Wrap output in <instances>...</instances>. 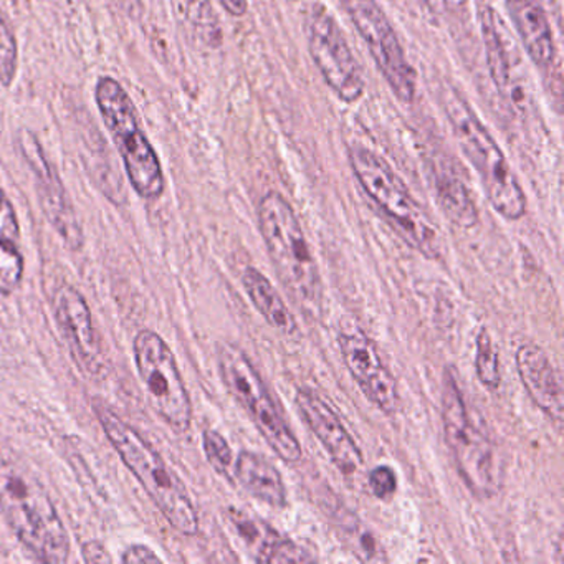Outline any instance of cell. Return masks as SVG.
Segmentation results:
<instances>
[{
	"instance_id": "obj_1",
	"label": "cell",
	"mask_w": 564,
	"mask_h": 564,
	"mask_svg": "<svg viewBox=\"0 0 564 564\" xmlns=\"http://www.w3.org/2000/svg\"><path fill=\"white\" fill-rule=\"evenodd\" d=\"M94 412L115 452L138 478L167 523L184 536H196L199 533V514L180 475L137 429L131 427L110 408L94 402Z\"/></svg>"
},
{
	"instance_id": "obj_2",
	"label": "cell",
	"mask_w": 564,
	"mask_h": 564,
	"mask_svg": "<svg viewBox=\"0 0 564 564\" xmlns=\"http://www.w3.org/2000/svg\"><path fill=\"white\" fill-rule=\"evenodd\" d=\"M0 511L34 560H68L70 538L57 507L44 485L14 460H0Z\"/></svg>"
},
{
	"instance_id": "obj_3",
	"label": "cell",
	"mask_w": 564,
	"mask_h": 564,
	"mask_svg": "<svg viewBox=\"0 0 564 564\" xmlns=\"http://www.w3.org/2000/svg\"><path fill=\"white\" fill-rule=\"evenodd\" d=\"M259 229L280 282L308 318L323 308V283L302 224L292 204L279 193H267L259 203Z\"/></svg>"
},
{
	"instance_id": "obj_4",
	"label": "cell",
	"mask_w": 564,
	"mask_h": 564,
	"mask_svg": "<svg viewBox=\"0 0 564 564\" xmlns=\"http://www.w3.org/2000/svg\"><path fill=\"white\" fill-rule=\"evenodd\" d=\"M349 166L392 230L427 259H442L441 232L388 161L369 148L356 144L349 148Z\"/></svg>"
},
{
	"instance_id": "obj_5",
	"label": "cell",
	"mask_w": 564,
	"mask_h": 564,
	"mask_svg": "<svg viewBox=\"0 0 564 564\" xmlns=\"http://www.w3.org/2000/svg\"><path fill=\"white\" fill-rule=\"evenodd\" d=\"M445 115L495 213L513 223L520 220L527 214V196L494 134L457 91L445 94Z\"/></svg>"
},
{
	"instance_id": "obj_6",
	"label": "cell",
	"mask_w": 564,
	"mask_h": 564,
	"mask_svg": "<svg viewBox=\"0 0 564 564\" xmlns=\"http://www.w3.org/2000/svg\"><path fill=\"white\" fill-rule=\"evenodd\" d=\"M442 424L455 468L470 494L485 500L503 487L505 462L490 435L471 417L454 369H445Z\"/></svg>"
},
{
	"instance_id": "obj_7",
	"label": "cell",
	"mask_w": 564,
	"mask_h": 564,
	"mask_svg": "<svg viewBox=\"0 0 564 564\" xmlns=\"http://www.w3.org/2000/svg\"><path fill=\"white\" fill-rule=\"evenodd\" d=\"M95 101L123 161L131 186L141 199H160L166 186L163 164L143 130L130 95L117 78L100 77L95 87Z\"/></svg>"
},
{
	"instance_id": "obj_8",
	"label": "cell",
	"mask_w": 564,
	"mask_h": 564,
	"mask_svg": "<svg viewBox=\"0 0 564 564\" xmlns=\"http://www.w3.org/2000/svg\"><path fill=\"white\" fill-rule=\"evenodd\" d=\"M217 362L227 391L247 412L272 451L286 464L302 460V444L247 352L232 343H223L217 348Z\"/></svg>"
},
{
	"instance_id": "obj_9",
	"label": "cell",
	"mask_w": 564,
	"mask_h": 564,
	"mask_svg": "<svg viewBox=\"0 0 564 564\" xmlns=\"http://www.w3.org/2000/svg\"><path fill=\"white\" fill-rule=\"evenodd\" d=\"M133 351L151 408L173 431H189L193 402L167 343L158 333L141 329L134 338Z\"/></svg>"
},
{
	"instance_id": "obj_10",
	"label": "cell",
	"mask_w": 564,
	"mask_h": 564,
	"mask_svg": "<svg viewBox=\"0 0 564 564\" xmlns=\"http://www.w3.org/2000/svg\"><path fill=\"white\" fill-rule=\"evenodd\" d=\"M306 42L323 82L343 104L361 100L366 84L345 32L323 4L313 6L305 21Z\"/></svg>"
},
{
	"instance_id": "obj_11",
	"label": "cell",
	"mask_w": 564,
	"mask_h": 564,
	"mask_svg": "<svg viewBox=\"0 0 564 564\" xmlns=\"http://www.w3.org/2000/svg\"><path fill=\"white\" fill-rule=\"evenodd\" d=\"M351 19L359 37L365 41L369 55L381 72L386 84L402 104H412L415 98L414 68L405 57L401 41L392 28L378 0H339Z\"/></svg>"
},
{
	"instance_id": "obj_12",
	"label": "cell",
	"mask_w": 564,
	"mask_h": 564,
	"mask_svg": "<svg viewBox=\"0 0 564 564\" xmlns=\"http://www.w3.org/2000/svg\"><path fill=\"white\" fill-rule=\"evenodd\" d=\"M338 346L346 369L366 399L382 414L394 415L401 404L398 382L372 339L358 325L349 323L339 329Z\"/></svg>"
},
{
	"instance_id": "obj_13",
	"label": "cell",
	"mask_w": 564,
	"mask_h": 564,
	"mask_svg": "<svg viewBox=\"0 0 564 564\" xmlns=\"http://www.w3.org/2000/svg\"><path fill=\"white\" fill-rule=\"evenodd\" d=\"M55 319L78 368L91 378L104 376L105 355L94 315L85 296L70 285H62L54 296Z\"/></svg>"
},
{
	"instance_id": "obj_14",
	"label": "cell",
	"mask_w": 564,
	"mask_h": 564,
	"mask_svg": "<svg viewBox=\"0 0 564 564\" xmlns=\"http://www.w3.org/2000/svg\"><path fill=\"white\" fill-rule=\"evenodd\" d=\"M21 151L37 180L41 193L42 209L48 223L57 230L68 249L78 252L84 247V229L78 223L77 214L68 199L67 191L58 177L57 171L52 166L45 151L42 150L37 138L32 133L21 137Z\"/></svg>"
},
{
	"instance_id": "obj_15",
	"label": "cell",
	"mask_w": 564,
	"mask_h": 564,
	"mask_svg": "<svg viewBox=\"0 0 564 564\" xmlns=\"http://www.w3.org/2000/svg\"><path fill=\"white\" fill-rule=\"evenodd\" d=\"M295 404L303 422L328 452L333 465L346 477L358 474L362 465L361 448L335 409L318 392L306 388L296 391Z\"/></svg>"
},
{
	"instance_id": "obj_16",
	"label": "cell",
	"mask_w": 564,
	"mask_h": 564,
	"mask_svg": "<svg viewBox=\"0 0 564 564\" xmlns=\"http://www.w3.org/2000/svg\"><path fill=\"white\" fill-rule=\"evenodd\" d=\"M481 35L487 52L488 70L501 97L513 108H527V88L523 84L520 57L513 39L508 34L503 21L491 8L481 12Z\"/></svg>"
},
{
	"instance_id": "obj_17",
	"label": "cell",
	"mask_w": 564,
	"mask_h": 564,
	"mask_svg": "<svg viewBox=\"0 0 564 564\" xmlns=\"http://www.w3.org/2000/svg\"><path fill=\"white\" fill-rule=\"evenodd\" d=\"M517 371L533 404L547 419L561 425L564 409L563 382L546 351L533 343L521 345L517 351Z\"/></svg>"
},
{
	"instance_id": "obj_18",
	"label": "cell",
	"mask_w": 564,
	"mask_h": 564,
	"mask_svg": "<svg viewBox=\"0 0 564 564\" xmlns=\"http://www.w3.org/2000/svg\"><path fill=\"white\" fill-rule=\"evenodd\" d=\"M511 24L534 67L551 74L557 61L553 29L541 0H505Z\"/></svg>"
},
{
	"instance_id": "obj_19",
	"label": "cell",
	"mask_w": 564,
	"mask_h": 564,
	"mask_svg": "<svg viewBox=\"0 0 564 564\" xmlns=\"http://www.w3.org/2000/svg\"><path fill=\"white\" fill-rule=\"evenodd\" d=\"M229 517L237 533L242 536L247 546L253 550V557L259 563H308V561H313L308 551L280 534L265 521L250 517L236 508L229 511Z\"/></svg>"
},
{
	"instance_id": "obj_20",
	"label": "cell",
	"mask_w": 564,
	"mask_h": 564,
	"mask_svg": "<svg viewBox=\"0 0 564 564\" xmlns=\"http://www.w3.org/2000/svg\"><path fill=\"white\" fill-rule=\"evenodd\" d=\"M234 477L247 494L273 508L286 507V487L279 468L252 451H242L232 467Z\"/></svg>"
},
{
	"instance_id": "obj_21",
	"label": "cell",
	"mask_w": 564,
	"mask_h": 564,
	"mask_svg": "<svg viewBox=\"0 0 564 564\" xmlns=\"http://www.w3.org/2000/svg\"><path fill=\"white\" fill-rule=\"evenodd\" d=\"M242 285L257 312L276 332L285 336L296 335L299 323L283 302L275 286L256 267H247L242 273Z\"/></svg>"
},
{
	"instance_id": "obj_22",
	"label": "cell",
	"mask_w": 564,
	"mask_h": 564,
	"mask_svg": "<svg viewBox=\"0 0 564 564\" xmlns=\"http://www.w3.org/2000/svg\"><path fill=\"white\" fill-rule=\"evenodd\" d=\"M435 193L442 210L452 224L462 229H471L477 226L480 219L477 206L460 177L448 171L435 174Z\"/></svg>"
},
{
	"instance_id": "obj_23",
	"label": "cell",
	"mask_w": 564,
	"mask_h": 564,
	"mask_svg": "<svg viewBox=\"0 0 564 564\" xmlns=\"http://www.w3.org/2000/svg\"><path fill=\"white\" fill-rule=\"evenodd\" d=\"M475 372L488 391H497L501 384L500 355L487 328H481L475 341Z\"/></svg>"
},
{
	"instance_id": "obj_24",
	"label": "cell",
	"mask_w": 564,
	"mask_h": 564,
	"mask_svg": "<svg viewBox=\"0 0 564 564\" xmlns=\"http://www.w3.org/2000/svg\"><path fill=\"white\" fill-rule=\"evenodd\" d=\"M19 44L14 31L0 12V84L11 87L18 77Z\"/></svg>"
},
{
	"instance_id": "obj_25",
	"label": "cell",
	"mask_w": 564,
	"mask_h": 564,
	"mask_svg": "<svg viewBox=\"0 0 564 564\" xmlns=\"http://www.w3.org/2000/svg\"><path fill=\"white\" fill-rule=\"evenodd\" d=\"M25 262L19 247L0 242V293L12 295L24 279Z\"/></svg>"
},
{
	"instance_id": "obj_26",
	"label": "cell",
	"mask_w": 564,
	"mask_h": 564,
	"mask_svg": "<svg viewBox=\"0 0 564 564\" xmlns=\"http://www.w3.org/2000/svg\"><path fill=\"white\" fill-rule=\"evenodd\" d=\"M203 447L210 467L217 474L223 475V477L230 478V471H232L234 467V454L227 438L220 432L209 429V431L203 434Z\"/></svg>"
},
{
	"instance_id": "obj_27",
	"label": "cell",
	"mask_w": 564,
	"mask_h": 564,
	"mask_svg": "<svg viewBox=\"0 0 564 564\" xmlns=\"http://www.w3.org/2000/svg\"><path fill=\"white\" fill-rule=\"evenodd\" d=\"M0 242L11 243L19 247L21 242V224L14 206L4 189L0 187Z\"/></svg>"
},
{
	"instance_id": "obj_28",
	"label": "cell",
	"mask_w": 564,
	"mask_h": 564,
	"mask_svg": "<svg viewBox=\"0 0 564 564\" xmlns=\"http://www.w3.org/2000/svg\"><path fill=\"white\" fill-rule=\"evenodd\" d=\"M368 485L369 490L378 500L388 501L394 497L395 490H398V478L391 467L379 465L369 471Z\"/></svg>"
},
{
	"instance_id": "obj_29",
	"label": "cell",
	"mask_w": 564,
	"mask_h": 564,
	"mask_svg": "<svg viewBox=\"0 0 564 564\" xmlns=\"http://www.w3.org/2000/svg\"><path fill=\"white\" fill-rule=\"evenodd\" d=\"M121 561L127 564L161 563V557L144 544H133L124 551Z\"/></svg>"
},
{
	"instance_id": "obj_30",
	"label": "cell",
	"mask_w": 564,
	"mask_h": 564,
	"mask_svg": "<svg viewBox=\"0 0 564 564\" xmlns=\"http://www.w3.org/2000/svg\"><path fill=\"white\" fill-rule=\"evenodd\" d=\"M82 553H84V560L87 561V563H111V561H113L107 547H105L100 541H87V543L82 546Z\"/></svg>"
},
{
	"instance_id": "obj_31",
	"label": "cell",
	"mask_w": 564,
	"mask_h": 564,
	"mask_svg": "<svg viewBox=\"0 0 564 564\" xmlns=\"http://www.w3.org/2000/svg\"><path fill=\"white\" fill-rule=\"evenodd\" d=\"M224 11L232 18H243L249 11V0H219Z\"/></svg>"
}]
</instances>
